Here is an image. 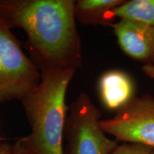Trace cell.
Wrapping results in <instances>:
<instances>
[{"mask_svg":"<svg viewBox=\"0 0 154 154\" xmlns=\"http://www.w3.org/2000/svg\"><path fill=\"white\" fill-rule=\"evenodd\" d=\"M73 0L2 1L0 15L9 26L22 28L36 66L42 69L82 66V47Z\"/></svg>","mask_w":154,"mask_h":154,"instance_id":"obj_1","label":"cell"},{"mask_svg":"<svg viewBox=\"0 0 154 154\" xmlns=\"http://www.w3.org/2000/svg\"><path fill=\"white\" fill-rule=\"evenodd\" d=\"M75 72L72 69H42L40 84L22 99L31 127L30 134L22 140L29 154H64L65 98Z\"/></svg>","mask_w":154,"mask_h":154,"instance_id":"obj_2","label":"cell"},{"mask_svg":"<svg viewBox=\"0 0 154 154\" xmlns=\"http://www.w3.org/2000/svg\"><path fill=\"white\" fill-rule=\"evenodd\" d=\"M41 78V72L26 57L0 15V100H22L37 87Z\"/></svg>","mask_w":154,"mask_h":154,"instance_id":"obj_3","label":"cell"},{"mask_svg":"<svg viewBox=\"0 0 154 154\" xmlns=\"http://www.w3.org/2000/svg\"><path fill=\"white\" fill-rule=\"evenodd\" d=\"M101 113L88 94L82 93L73 102L66 118L65 154H111L118 142L108 138L99 122Z\"/></svg>","mask_w":154,"mask_h":154,"instance_id":"obj_4","label":"cell"},{"mask_svg":"<svg viewBox=\"0 0 154 154\" xmlns=\"http://www.w3.org/2000/svg\"><path fill=\"white\" fill-rule=\"evenodd\" d=\"M100 126L117 142L138 143L154 149V97L134 96L116 111L112 118L100 120Z\"/></svg>","mask_w":154,"mask_h":154,"instance_id":"obj_5","label":"cell"},{"mask_svg":"<svg viewBox=\"0 0 154 154\" xmlns=\"http://www.w3.org/2000/svg\"><path fill=\"white\" fill-rule=\"evenodd\" d=\"M111 26L126 55L145 64L154 65V26L120 19Z\"/></svg>","mask_w":154,"mask_h":154,"instance_id":"obj_6","label":"cell"},{"mask_svg":"<svg viewBox=\"0 0 154 154\" xmlns=\"http://www.w3.org/2000/svg\"><path fill=\"white\" fill-rule=\"evenodd\" d=\"M99 90L104 106L117 111L134 97V84L127 73L111 70L100 77Z\"/></svg>","mask_w":154,"mask_h":154,"instance_id":"obj_7","label":"cell"},{"mask_svg":"<svg viewBox=\"0 0 154 154\" xmlns=\"http://www.w3.org/2000/svg\"><path fill=\"white\" fill-rule=\"evenodd\" d=\"M124 0H79L75 2L76 19L83 24H101L111 26L116 17L113 10Z\"/></svg>","mask_w":154,"mask_h":154,"instance_id":"obj_8","label":"cell"},{"mask_svg":"<svg viewBox=\"0 0 154 154\" xmlns=\"http://www.w3.org/2000/svg\"><path fill=\"white\" fill-rule=\"evenodd\" d=\"M113 14L120 19L154 26V0L125 1L114 9Z\"/></svg>","mask_w":154,"mask_h":154,"instance_id":"obj_9","label":"cell"},{"mask_svg":"<svg viewBox=\"0 0 154 154\" xmlns=\"http://www.w3.org/2000/svg\"><path fill=\"white\" fill-rule=\"evenodd\" d=\"M154 149L142 144L124 143L118 145L111 154H151Z\"/></svg>","mask_w":154,"mask_h":154,"instance_id":"obj_10","label":"cell"},{"mask_svg":"<svg viewBox=\"0 0 154 154\" xmlns=\"http://www.w3.org/2000/svg\"><path fill=\"white\" fill-rule=\"evenodd\" d=\"M12 154H29L25 147L22 138L17 140L12 146Z\"/></svg>","mask_w":154,"mask_h":154,"instance_id":"obj_11","label":"cell"},{"mask_svg":"<svg viewBox=\"0 0 154 154\" xmlns=\"http://www.w3.org/2000/svg\"><path fill=\"white\" fill-rule=\"evenodd\" d=\"M141 70L146 76L150 79H154V65L144 64L141 67Z\"/></svg>","mask_w":154,"mask_h":154,"instance_id":"obj_12","label":"cell"},{"mask_svg":"<svg viewBox=\"0 0 154 154\" xmlns=\"http://www.w3.org/2000/svg\"><path fill=\"white\" fill-rule=\"evenodd\" d=\"M0 154H12V146L5 143L0 146Z\"/></svg>","mask_w":154,"mask_h":154,"instance_id":"obj_13","label":"cell"},{"mask_svg":"<svg viewBox=\"0 0 154 154\" xmlns=\"http://www.w3.org/2000/svg\"><path fill=\"white\" fill-rule=\"evenodd\" d=\"M151 154H154V151H153V152H152V153Z\"/></svg>","mask_w":154,"mask_h":154,"instance_id":"obj_14","label":"cell"},{"mask_svg":"<svg viewBox=\"0 0 154 154\" xmlns=\"http://www.w3.org/2000/svg\"><path fill=\"white\" fill-rule=\"evenodd\" d=\"M1 3H2V1H0V6H1Z\"/></svg>","mask_w":154,"mask_h":154,"instance_id":"obj_15","label":"cell"}]
</instances>
